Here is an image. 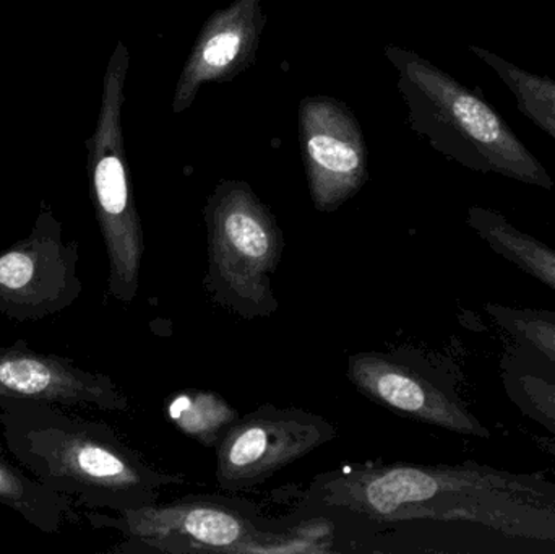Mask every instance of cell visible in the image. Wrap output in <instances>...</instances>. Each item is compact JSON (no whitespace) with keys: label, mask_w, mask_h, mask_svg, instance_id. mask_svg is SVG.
<instances>
[{"label":"cell","mask_w":555,"mask_h":554,"mask_svg":"<svg viewBox=\"0 0 555 554\" xmlns=\"http://www.w3.org/2000/svg\"><path fill=\"white\" fill-rule=\"evenodd\" d=\"M335 435V426L315 413L260 407L241 416L218 445V487L231 493L250 490Z\"/></svg>","instance_id":"cell-7"},{"label":"cell","mask_w":555,"mask_h":554,"mask_svg":"<svg viewBox=\"0 0 555 554\" xmlns=\"http://www.w3.org/2000/svg\"><path fill=\"white\" fill-rule=\"evenodd\" d=\"M129 67V48L117 41L104 70L96 126L85 142L91 202L109 260L107 292L126 305L139 295L145 254L124 142L122 107Z\"/></svg>","instance_id":"cell-4"},{"label":"cell","mask_w":555,"mask_h":554,"mask_svg":"<svg viewBox=\"0 0 555 554\" xmlns=\"http://www.w3.org/2000/svg\"><path fill=\"white\" fill-rule=\"evenodd\" d=\"M505 390L524 415L533 420L551 436L555 446V381L550 374L527 371L521 366H507L504 374Z\"/></svg>","instance_id":"cell-17"},{"label":"cell","mask_w":555,"mask_h":554,"mask_svg":"<svg viewBox=\"0 0 555 554\" xmlns=\"http://www.w3.org/2000/svg\"><path fill=\"white\" fill-rule=\"evenodd\" d=\"M346 376L372 402L456 435L489 439L486 428L455 394L437 386L423 373L384 353L352 355Z\"/></svg>","instance_id":"cell-9"},{"label":"cell","mask_w":555,"mask_h":554,"mask_svg":"<svg viewBox=\"0 0 555 554\" xmlns=\"http://www.w3.org/2000/svg\"><path fill=\"white\" fill-rule=\"evenodd\" d=\"M266 25L262 0H234L211 13L176 83L172 113L188 111L204 85L231 81L247 70L256 62Z\"/></svg>","instance_id":"cell-11"},{"label":"cell","mask_w":555,"mask_h":554,"mask_svg":"<svg viewBox=\"0 0 555 554\" xmlns=\"http://www.w3.org/2000/svg\"><path fill=\"white\" fill-rule=\"evenodd\" d=\"M543 2H551V0H543Z\"/></svg>","instance_id":"cell-18"},{"label":"cell","mask_w":555,"mask_h":554,"mask_svg":"<svg viewBox=\"0 0 555 554\" xmlns=\"http://www.w3.org/2000/svg\"><path fill=\"white\" fill-rule=\"evenodd\" d=\"M168 415L176 428L205 448H218L231 426L241 418L227 399L205 390H185L172 396Z\"/></svg>","instance_id":"cell-15"},{"label":"cell","mask_w":555,"mask_h":554,"mask_svg":"<svg viewBox=\"0 0 555 554\" xmlns=\"http://www.w3.org/2000/svg\"><path fill=\"white\" fill-rule=\"evenodd\" d=\"M385 57L397 70L408 124L434 150L472 171L553 191V176L481 91L460 83L417 52L387 46Z\"/></svg>","instance_id":"cell-2"},{"label":"cell","mask_w":555,"mask_h":554,"mask_svg":"<svg viewBox=\"0 0 555 554\" xmlns=\"http://www.w3.org/2000/svg\"><path fill=\"white\" fill-rule=\"evenodd\" d=\"M0 431L9 454L36 480L90 510H142L185 481L153 468L107 423L54 403L0 397Z\"/></svg>","instance_id":"cell-1"},{"label":"cell","mask_w":555,"mask_h":554,"mask_svg":"<svg viewBox=\"0 0 555 554\" xmlns=\"http://www.w3.org/2000/svg\"><path fill=\"white\" fill-rule=\"evenodd\" d=\"M299 142L313 207L335 211L369 176V153L358 117L335 98L306 96L299 106Z\"/></svg>","instance_id":"cell-8"},{"label":"cell","mask_w":555,"mask_h":554,"mask_svg":"<svg viewBox=\"0 0 555 554\" xmlns=\"http://www.w3.org/2000/svg\"><path fill=\"white\" fill-rule=\"evenodd\" d=\"M211 298L241 318L263 319L278 311L272 275L283 254V231L247 182L221 181L205 205Z\"/></svg>","instance_id":"cell-3"},{"label":"cell","mask_w":555,"mask_h":554,"mask_svg":"<svg viewBox=\"0 0 555 554\" xmlns=\"http://www.w3.org/2000/svg\"><path fill=\"white\" fill-rule=\"evenodd\" d=\"M78 243L42 201L28 236L0 249V314L38 322L72 308L83 292Z\"/></svg>","instance_id":"cell-6"},{"label":"cell","mask_w":555,"mask_h":554,"mask_svg":"<svg viewBox=\"0 0 555 554\" xmlns=\"http://www.w3.org/2000/svg\"><path fill=\"white\" fill-rule=\"evenodd\" d=\"M0 504L39 532L57 533L72 516L70 500L49 490L0 448Z\"/></svg>","instance_id":"cell-13"},{"label":"cell","mask_w":555,"mask_h":554,"mask_svg":"<svg viewBox=\"0 0 555 554\" xmlns=\"http://www.w3.org/2000/svg\"><path fill=\"white\" fill-rule=\"evenodd\" d=\"M0 397L126 412L129 399L107 374L83 370L70 358L42 353L26 342L0 345Z\"/></svg>","instance_id":"cell-10"},{"label":"cell","mask_w":555,"mask_h":554,"mask_svg":"<svg viewBox=\"0 0 555 554\" xmlns=\"http://www.w3.org/2000/svg\"><path fill=\"white\" fill-rule=\"evenodd\" d=\"M94 529L116 530L124 542L114 553H267L297 552L289 532L272 526L246 501L184 498L171 504L107 514L90 513Z\"/></svg>","instance_id":"cell-5"},{"label":"cell","mask_w":555,"mask_h":554,"mask_svg":"<svg viewBox=\"0 0 555 554\" xmlns=\"http://www.w3.org/2000/svg\"><path fill=\"white\" fill-rule=\"evenodd\" d=\"M469 51L508 88L517 109L555 142V78L534 74L481 46Z\"/></svg>","instance_id":"cell-14"},{"label":"cell","mask_w":555,"mask_h":554,"mask_svg":"<svg viewBox=\"0 0 555 554\" xmlns=\"http://www.w3.org/2000/svg\"><path fill=\"white\" fill-rule=\"evenodd\" d=\"M466 223L492 253L555 292L553 247L533 234L525 233L501 211L492 208L469 207Z\"/></svg>","instance_id":"cell-12"},{"label":"cell","mask_w":555,"mask_h":554,"mask_svg":"<svg viewBox=\"0 0 555 554\" xmlns=\"http://www.w3.org/2000/svg\"><path fill=\"white\" fill-rule=\"evenodd\" d=\"M485 311L518 347L555 366V312L499 302H486Z\"/></svg>","instance_id":"cell-16"}]
</instances>
